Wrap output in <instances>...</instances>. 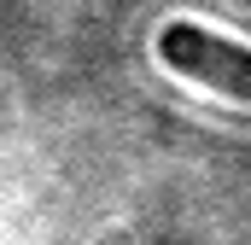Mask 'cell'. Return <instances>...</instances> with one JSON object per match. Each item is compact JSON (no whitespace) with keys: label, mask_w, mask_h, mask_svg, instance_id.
<instances>
[{"label":"cell","mask_w":251,"mask_h":245,"mask_svg":"<svg viewBox=\"0 0 251 245\" xmlns=\"http://www.w3.org/2000/svg\"><path fill=\"white\" fill-rule=\"evenodd\" d=\"M158 47H164V64L170 70H181V76L216 88V94L251 99V47L204 29V24H170Z\"/></svg>","instance_id":"cell-1"}]
</instances>
